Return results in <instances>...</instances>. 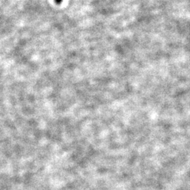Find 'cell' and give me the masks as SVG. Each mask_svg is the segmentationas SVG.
Masks as SVG:
<instances>
[{
  "label": "cell",
  "mask_w": 190,
  "mask_h": 190,
  "mask_svg": "<svg viewBox=\"0 0 190 190\" xmlns=\"http://www.w3.org/2000/svg\"><path fill=\"white\" fill-rule=\"evenodd\" d=\"M62 1H63V0H55V1L57 3V4H60Z\"/></svg>",
  "instance_id": "6da1fadb"
}]
</instances>
